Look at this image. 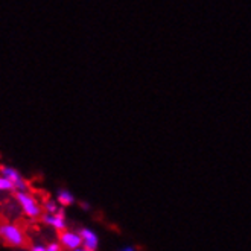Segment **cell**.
<instances>
[{
    "mask_svg": "<svg viewBox=\"0 0 251 251\" xmlns=\"http://www.w3.org/2000/svg\"><path fill=\"white\" fill-rule=\"evenodd\" d=\"M0 239L5 245L12 248H25L27 245L26 231L19 224L8 223V221L0 223Z\"/></svg>",
    "mask_w": 251,
    "mask_h": 251,
    "instance_id": "cell-1",
    "label": "cell"
},
{
    "mask_svg": "<svg viewBox=\"0 0 251 251\" xmlns=\"http://www.w3.org/2000/svg\"><path fill=\"white\" fill-rule=\"evenodd\" d=\"M16 200L20 205L22 212L29 218V219H38L41 218V205L37 201L35 197H32L31 194H27L26 190H17L16 194Z\"/></svg>",
    "mask_w": 251,
    "mask_h": 251,
    "instance_id": "cell-2",
    "label": "cell"
},
{
    "mask_svg": "<svg viewBox=\"0 0 251 251\" xmlns=\"http://www.w3.org/2000/svg\"><path fill=\"white\" fill-rule=\"evenodd\" d=\"M58 241H60L58 244H60L61 247H64L66 250H69V251H73V250H76L78 247L82 245L79 233L69 231V230L60 231V236H58Z\"/></svg>",
    "mask_w": 251,
    "mask_h": 251,
    "instance_id": "cell-3",
    "label": "cell"
},
{
    "mask_svg": "<svg viewBox=\"0 0 251 251\" xmlns=\"http://www.w3.org/2000/svg\"><path fill=\"white\" fill-rule=\"evenodd\" d=\"M0 174L14 184V189L16 190H26L27 189V183L23 180V176L19 174L17 169H14L11 166H0Z\"/></svg>",
    "mask_w": 251,
    "mask_h": 251,
    "instance_id": "cell-4",
    "label": "cell"
},
{
    "mask_svg": "<svg viewBox=\"0 0 251 251\" xmlns=\"http://www.w3.org/2000/svg\"><path fill=\"white\" fill-rule=\"evenodd\" d=\"M41 221L46 226H50L56 231H63L66 230V218L61 210H58L55 213H44L41 215Z\"/></svg>",
    "mask_w": 251,
    "mask_h": 251,
    "instance_id": "cell-5",
    "label": "cell"
},
{
    "mask_svg": "<svg viewBox=\"0 0 251 251\" xmlns=\"http://www.w3.org/2000/svg\"><path fill=\"white\" fill-rule=\"evenodd\" d=\"M79 236H81L82 247H85L88 250H93V251L98 248L99 241H98V234L96 233H93L92 230H88V228H82Z\"/></svg>",
    "mask_w": 251,
    "mask_h": 251,
    "instance_id": "cell-6",
    "label": "cell"
},
{
    "mask_svg": "<svg viewBox=\"0 0 251 251\" xmlns=\"http://www.w3.org/2000/svg\"><path fill=\"white\" fill-rule=\"evenodd\" d=\"M58 202H60L61 205H70L75 202V197H73L69 190H60L58 192Z\"/></svg>",
    "mask_w": 251,
    "mask_h": 251,
    "instance_id": "cell-7",
    "label": "cell"
},
{
    "mask_svg": "<svg viewBox=\"0 0 251 251\" xmlns=\"http://www.w3.org/2000/svg\"><path fill=\"white\" fill-rule=\"evenodd\" d=\"M29 251H61V245L58 242H52L49 245H32Z\"/></svg>",
    "mask_w": 251,
    "mask_h": 251,
    "instance_id": "cell-8",
    "label": "cell"
},
{
    "mask_svg": "<svg viewBox=\"0 0 251 251\" xmlns=\"http://www.w3.org/2000/svg\"><path fill=\"white\" fill-rule=\"evenodd\" d=\"M0 190H2V192H11V190H16V189H14V184L6 178V176L0 175Z\"/></svg>",
    "mask_w": 251,
    "mask_h": 251,
    "instance_id": "cell-9",
    "label": "cell"
},
{
    "mask_svg": "<svg viewBox=\"0 0 251 251\" xmlns=\"http://www.w3.org/2000/svg\"><path fill=\"white\" fill-rule=\"evenodd\" d=\"M44 210H46L48 213H55V212H58L60 209H58L56 202L50 200V201H46V202H44Z\"/></svg>",
    "mask_w": 251,
    "mask_h": 251,
    "instance_id": "cell-10",
    "label": "cell"
},
{
    "mask_svg": "<svg viewBox=\"0 0 251 251\" xmlns=\"http://www.w3.org/2000/svg\"><path fill=\"white\" fill-rule=\"evenodd\" d=\"M73 251H93V250H88V248H85V247H78L76 250H73Z\"/></svg>",
    "mask_w": 251,
    "mask_h": 251,
    "instance_id": "cell-11",
    "label": "cell"
},
{
    "mask_svg": "<svg viewBox=\"0 0 251 251\" xmlns=\"http://www.w3.org/2000/svg\"><path fill=\"white\" fill-rule=\"evenodd\" d=\"M122 251H136L134 248H131V247H128V248H124Z\"/></svg>",
    "mask_w": 251,
    "mask_h": 251,
    "instance_id": "cell-12",
    "label": "cell"
}]
</instances>
